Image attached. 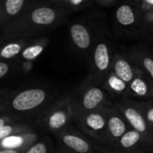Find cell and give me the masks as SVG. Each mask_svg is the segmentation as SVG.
I'll list each match as a JSON object with an SVG mask.
<instances>
[{"label": "cell", "mask_w": 153, "mask_h": 153, "mask_svg": "<svg viewBox=\"0 0 153 153\" xmlns=\"http://www.w3.org/2000/svg\"><path fill=\"white\" fill-rule=\"evenodd\" d=\"M64 15L63 10L53 7L28 5L19 16L2 28V36L9 40L31 37L59 24Z\"/></svg>", "instance_id": "6da1fadb"}, {"label": "cell", "mask_w": 153, "mask_h": 153, "mask_svg": "<svg viewBox=\"0 0 153 153\" xmlns=\"http://www.w3.org/2000/svg\"><path fill=\"white\" fill-rule=\"evenodd\" d=\"M49 92L41 88H30L19 92H13L0 105V114L7 115L16 121L37 117L49 106Z\"/></svg>", "instance_id": "7a4b0ae2"}, {"label": "cell", "mask_w": 153, "mask_h": 153, "mask_svg": "<svg viewBox=\"0 0 153 153\" xmlns=\"http://www.w3.org/2000/svg\"><path fill=\"white\" fill-rule=\"evenodd\" d=\"M73 115L72 98L67 96L47 106L38 116V123L43 129L56 133L69 125Z\"/></svg>", "instance_id": "3957f363"}, {"label": "cell", "mask_w": 153, "mask_h": 153, "mask_svg": "<svg viewBox=\"0 0 153 153\" xmlns=\"http://www.w3.org/2000/svg\"><path fill=\"white\" fill-rule=\"evenodd\" d=\"M71 98L73 113L76 114L98 109L105 100V93L97 87H83L76 97Z\"/></svg>", "instance_id": "277c9868"}, {"label": "cell", "mask_w": 153, "mask_h": 153, "mask_svg": "<svg viewBox=\"0 0 153 153\" xmlns=\"http://www.w3.org/2000/svg\"><path fill=\"white\" fill-rule=\"evenodd\" d=\"M62 145L76 153H89L91 145L84 137V133L76 128H71L69 125L56 132Z\"/></svg>", "instance_id": "5b68a950"}, {"label": "cell", "mask_w": 153, "mask_h": 153, "mask_svg": "<svg viewBox=\"0 0 153 153\" xmlns=\"http://www.w3.org/2000/svg\"><path fill=\"white\" fill-rule=\"evenodd\" d=\"M73 121L79 127L80 131L90 136L96 135L105 128V117L99 113L98 109L76 114L73 115Z\"/></svg>", "instance_id": "8992f818"}, {"label": "cell", "mask_w": 153, "mask_h": 153, "mask_svg": "<svg viewBox=\"0 0 153 153\" xmlns=\"http://www.w3.org/2000/svg\"><path fill=\"white\" fill-rule=\"evenodd\" d=\"M28 0H0V28L19 16L29 5Z\"/></svg>", "instance_id": "52a82bcc"}, {"label": "cell", "mask_w": 153, "mask_h": 153, "mask_svg": "<svg viewBox=\"0 0 153 153\" xmlns=\"http://www.w3.org/2000/svg\"><path fill=\"white\" fill-rule=\"evenodd\" d=\"M38 139L39 135L36 131L12 135L0 140V149H16L25 151Z\"/></svg>", "instance_id": "ba28073f"}, {"label": "cell", "mask_w": 153, "mask_h": 153, "mask_svg": "<svg viewBox=\"0 0 153 153\" xmlns=\"http://www.w3.org/2000/svg\"><path fill=\"white\" fill-rule=\"evenodd\" d=\"M69 35L76 49L87 51L92 44V37L89 29L82 23L72 24L69 27Z\"/></svg>", "instance_id": "9c48e42d"}, {"label": "cell", "mask_w": 153, "mask_h": 153, "mask_svg": "<svg viewBox=\"0 0 153 153\" xmlns=\"http://www.w3.org/2000/svg\"><path fill=\"white\" fill-rule=\"evenodd\" d=\"M93 61L94 67L99 73H104L107 70L110 64V55L109 50L105 43H98L93 53Z\"/></svg>", "instance_id": "30bf717a"}, {"label": "cell", "mask_w": 153, "mask_h": 153, "mask_svg": "<svg viewBox=\"0 0 153 153\" xmlns=\"http://www.w3.org/2000/svg\"><path fill=\"white\" fill-rule=\"evenodd\" d=\"M35 131L34 127L27 123L16 121L0 126V140L16 134Z\"/></svg>", "instance_id": "8fae6325"}, {"label": "cell", "mask_w": 153, "mask_h": 153, "mask_svg": "<svg viewBox=\"0 0 153 153\" xmlns=\"http://www.w3.org/2000/svg\"><path fill=\"white\" fill-rule=\"evenodd\" d=\"M48 43H49V41L43 38V39L38 40L36 42H34L32 45L26 46L20 53L22 59H24L25 61L34 60L43 52Z\"/></svg>", "instance_id": "7c38bea8"}, {"label": "cell", "mask_w": 153, "mask_h": 153, "mask_svg": "<svg viewBox=\"0 0 153 153\" xmlns=\"http://www.w3.org/2000/svg\"><path fill=\"white\" fill-rule=\"evenodd\" d=\"M26 46V42L22 40L7 43L6 45L0 47V60H7L16 57Z\"/></svg>", "instance_id": "4fadbf2b"}, {"label": "cell", "mask_w": 153, "mask_h": 153, "mask_svg": "<svg viewBox=\"0 0 153 153\" xmlns=\"http://www.w3.org/2000/svg\"><path fill=\"white\" fill-rule=\"evenodd\" d=\"M58 149L55 148L53 142L48 138L38 139L33 143L24 153H57Z\"/></svg>", "instance_id": "5bb4252c"}, {"label": "cell", "mask_w": 153, "mask_h": 153, "mask_svg": "<svg viewBox=\"0 0 153 153\" xmlns=\"http://www.w3.org/2000/svg\"><path fill=\"white\" fill-rule=\"evenodd\" d=\"M114 68L115 75L124 82H130L132 79V70L130 64L126 60L123 59H118L115 61Z\"/></svg>", "instance_id": "9a60e30c"}, {"label": "cell", "mask_w": 153, "mask_h": 153, "mask_svg": "<svg viewBox=\"0 0 153 153\" xmlns=\"http://www.w3.org/2000/svg\"><path fill=\"white\" fill-rule=\"evenodd\" d=\"M125 117L127 120L130 122V123L138 131H144L146 130V123L142 118V116L134 109L132 108H128L126 109L125 113Z\"/></svg>", "instance_id": "2e32d148"}, {"label": "cell", "mask_w": 153, "mask_h": 153, "mask_svg": "<svg viewBox=\"0 0 153 153\" xmlns=\"http://www.w3.org/2000/svg\"><path fill=\"white\" fill-rule=\"evenodd\" d=\"M116 19L122 25L127 26L134 23L135 17L132 9L127 5H123L116 11Z\"/></svg>", "instance_id": "e0dca14e"}, {"label": "cell", "mask_w": 153, "mask_h": 153, "mask_svg": "<svg viewBox=\"0 0 153 153\" xmlns=\"http://www.w3.org/2000/svg\"><path fill=\"white\" fill-rule=\"evenodd\" d=\"M106 123L107 128L113 137L119 138L125 132V124L123 120L117 116H111Z\"/></svg>", "instance_id": "ac0fdd59"}, {"label": "cell", "mask_w": 153, "mask_h": 153, "mask_svg": "<svg viewBox=\"0 0 153 153\" xmlns=\"http://www.w3.org/2000/svg\"><path fill=\"white\" fill-rule=\"evenodd\" d=\"M140 139V133L135 131H129L127 133H123L121 136V145L124 148H130L134 145Z\"/></svg>", "instance_id": "d6986e66"}, {"label": "cell", "mask_w": 153, "mask_h": 153, "mask_svg": "<svg viewBox=\"0 0 153 153\" xmlns=\"http://www.w3.org/2000/svg\"><path fill=\"white\" fill-rule=\"evenodd\" d=\"M108 82V85L109 87L114 89V91H117V92H121V91H123L126 88V84L123 80H122L120 78L116 75H112L109 76V79L107 80Z\"/></svg>", "instance_id": "ffe728a7"}, {"label": "cell", "mask_w": 153, "mask_h": 153, "mask_svg": "<svg viewBox=\"0 0 153 153\" xmlns=\"http://www.w3.org/2000/svg\"><path fill=\"white\" fill-rule=\"evenodd\" d=\"M131 88L132 91H134L139 96H144V95H146V93L148 91L146 83L140 79H136L131 82Z\"/></svg>", "instance_id": "44dd1931"}, {"label": "cell", "mask_w": 153, "mask_h": 153, "mask_svg": "<svg viewBox=\"0 0 153 153\" xmlns=\"http://www.w3.org/2000/svg\"><path fill=\"white\" fill-rule=\"evenodd\" d=\"M9 70L10 64L4 60H0V79H3L5 76H7L9 73Z\"/></svg>", "instance_id": "7402d4cb"}, {"label": "cell", "mask_w": 153, "mask_h": 153, "mask_svg": "<svg viewBox=\"0 0 153 153\" xmlns=\"http://www.w3.org/2000/svg\"><path fill=\"white\" fill-rule=\"evenodd\" d=\"M87 0H63L61 3L69 6L70 7H80Z\"/></svg>", "instance_id": "603a6c76"}, {"label": "cell", "mask_w": 153, "mask_h": 153, "mask_svg": "<svg viewBox=\"0 0 153 153\" xmlns=\"http://www.w3.org/2000/svg\"><path fill=\"white\" fill-rule=\"evenodd\" d=\"M143 64H144V67L146 68V69L150 74V76L153 78V60L149 58H145L143 60Z\"/></svg>", "instance_id": "cb8c5ba5"}, {"label": "cell", "mask_w": 153, "mask_h": 153, "mask_svg": "<svg viewBox=\"0 0 153 153\" xmlns=\"http://www.w3.org/2000/svg\"><path fill=\"white\" fill-rule=\"evenodd\" d=\"M12 93V91L10 90H7V89H0V105H1L6 99L8 97V96Z\"/></svg>", "instance_id": "d4e9b609"}, {"label": "cell", "mask_w": 153, "mask_h": 153, "mask_svg": "<svg viewBox=\"0 0 153 153\" xmlns=\"http://www.w3.org/2000/svg\"><path fill=\"white\" fill-rule=\"evenodd\" d=\"M16 120L7 116V115H4V114H0V126H2L6 123H12V122H16Z\"/></svg>", "instance_id": "484cf974"}, {"label": "cell", "mask_w": 153, "mask_h": 153, "mask_svg": "<svg viewBox=\"0 0 153 153\" xmlns=\"http://www.w3.org/2000/svg\"><path fill=\"white\" fill-rule=\"evenodd\" d=\"M0 153H24V151L16 149H0Z\"/></svg>", "instance_id": "4316f807"}, {"label": "cell", "mask_w": 153, "mask_h": 153, "mask_svg": "<svg viewBox=\"0 0 153 153\" xmlns=\"http://www.w3.org/2000/svg\"><path fill=\"white\" fill-rule=\"evenodd\" d=\"M57 153H76V152H74V151H71V150H69V149H58V152Z\"/></svg>", "instance_id": "83f0119b"}, {"label": "cell", "mask_w": 153, "mask_h": 153, "mask_svg": "<svg viewBox=\"0 0 153 153\" xmlns=\"http://www.w3.org/2000/svg\"><path fill=\"white\" fill-rule=\"evenodd\" d=\"M148 119L151 122H153V109H151L149 113H148Z\"/></svg>", "instance_id": "f1b7e54d"}, {"label": "cell", "mask_w": 153, "mask_h": 153, "mask_svg": "<svg viewBox=\"0 0 153 153\" xmlns=\"http://www.w3.org/2000/svg\"><path fill=\"white\" fill-rule=\"evenodd\" d=\"M146 2L150 4V5H153V0H146Z\"/></svg>", "instance_id": "f546056e"}, {"label": "cell", "mask_w": 153, "mask_h": 153, "mask_svg": "<svg viewBox=\"0 0 153 153\" xmlns=\"http://www.w3.org/2000/svg\"><path fill=\"white\" fill-rule=\"evenodd\" d=\"M51 1H55V2H62L63 0H51Z\"/></svg>", "instance_id": "4dcf8cb0"}, {"label": "cell", "mask_w": 153, "mask_h": 153, "mask_svg": "<svg viewBox=\"0 0 153 153\" xmlns=\"http://www.w3.org/2000/svg\"><path fill=\"white\" fill-rule=\"evenodd\" d=\"M105 1H112V0H105Z\"/></svg>", "instance_id": "1f68e13d"}]
</instances>
